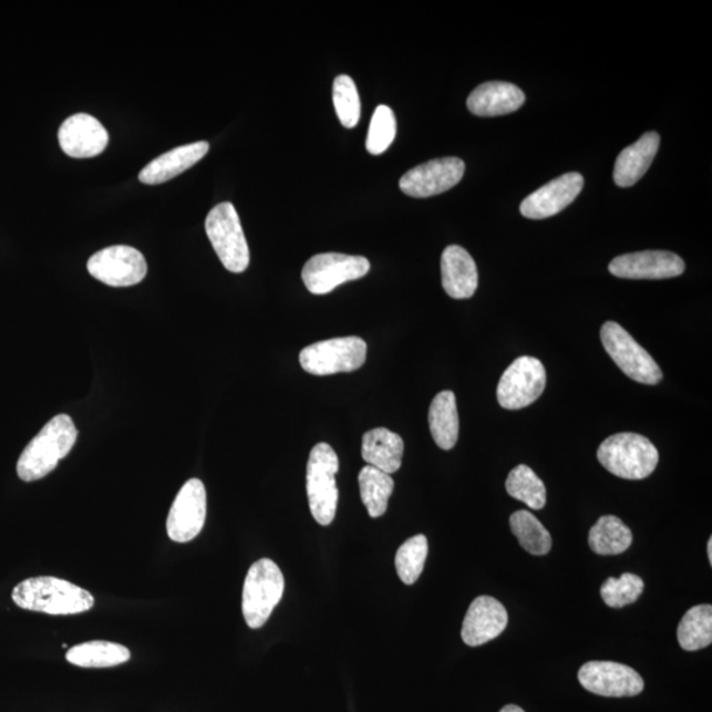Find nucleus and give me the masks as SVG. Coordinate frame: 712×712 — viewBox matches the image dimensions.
<instances>
[{
  "instance_id": "1",
  "label": "nucleus",
  "mask_w": 712,
  "mask_h": 712,
  "mask_svg": "<svg viewBox=\"0 0 712 712\" xmlns=\"http://www.w3.org/2000/svg\"><path fill=\"white\" fill-rule=\"evenodd\" d=\"M12 600L23 610L48 615L84 613L94 607L92 594L56 577L24 579L13 589Z\"/></svg>"
},
{
  "instance_id": "2",
  "label": "nucleus",
  "mask_w": 712,
  "mask_h": 712,
  "mask_svg": "<svg viewBox=\"0 0 712 712\" xmlns=\"http://www.w3.org/2000/svg\"><path fill=\"white\" fill-rule=\"evenodd\" d=\"M78 435V427L66 414L53 417L20 455L17 466L19 478L24 482L45 478L71 453Z\"/></svg>"
},
{
  "instance_id": "3",
  "label": "nucleus",
  "mask_w": 712,
  "mask_h": 712,
  "mask_svg": "<svg viewBox=\"0 0 712 712\" xmlns=\"http://www.w3.org/2000/svg\"><path fill=\"white\" fill-rule=\"evenodd\" d=\"M598 460L607 472L628 481H641L659 465V452L644 435L619 433L599 446Z\"/></svg>"
},
{
  "instance_id": "4",
  "label": "nucleus",
  "mask_w": 712,
  "mask_h": 712,
  "mask_svg": "<svg viewBox=\"0 0 712 712\" xmlns=\"http://www.w3.org/2000/svg\"><path fill=\"white\" fill-rule=\"evenodd\" d=\"M285 587V576L272 559L261 558L251 566L241 596V611L248 627L259 629L267 623L280 603Z\"/></svg>"
},
{
  "instance_id": "5",
  "label": "nucleus",
  "mask_w": 712,
  "mask_h": 712,
  "mask_svg": "<svg viewBox=\"0 0 712 712\" xmlns=\"http://www.w3.org/2000/svg\"><path fill=\"white\" fill-rule=\"evenodd\" d=\"M338 469L340 460L333 447L321 442L312 448L307 467V493L310 513L323 527H328L336 518Z\"/></svg>"
},
{
  "instance_id": "6",
  "label": "nucleus",
  "mask_w": 712,
  "mask_h": 712,
  "mask_svg": "<svg viewBox=\"0 0 712 712\" xmlns=\"http://www.w3.org/2000/svg\"><path fill=\"white\" fill-rule=\"evenodd\" d=\"M205 230L227 271L245 272L250 265V250L234 205L223 203L213 207L207 214Z\"/></svg>"
},
{
  "instance_id": "7",
  "label": "nucleus",
  "mask_w": 712,
  "mask_h": 712,
  "mask_svg": "<svg viewBox=\"0 0 712 712\" xmlns=\"http://www.w3.org/2000/svg\"><path fill=\"white\" fill-rule=\"evenodd\" d=\"M368 359V344L359 337L333 338V340L308 345L300 354L303 371L316 376L352 372L362 368Z\"/></svg>"
},
{
  "instance_id": "8",
  "label": "nucleus",
  "mask_w": 712,
  "mask_h": 712,
  "mask_svg": "<svg viewBox=\"0 0 712 712\" xmlns=\"http://www.w3.org/2000/svg\"><path fill=\"white\" fill-rule=\"evenodd\" d=\"M600 340L607 354L628 378L647 385L661 382L662 372L654 359L619 323L606 322L600 330Z\"/></svg>"
},
{
  "instance_id": "9",
  "label": "nucleus",
  "mask_w": 712,
  "mask_h": 712,
  "mask_svg": "<svg viewBox=\"0 0 712 712\" xmlns=\"http://www.w3.org/2000/svg\"><path fill=\"white\" fill-rule=\"evenodd\" d=\"M370 261L363 257L328 252L310 258L302 268L303 285L313 295H328L348 281L364 278L370 272Z\"/></svg>"
},
{
  "instance_id": "10",
  "label": "nucleus",
  "mask_w": 712,
  "mask_h": 712,
  "mask_svg": "<svg viewBox=\"0 0 712 712\" xmlns=\"http://www.w3.org/2000/svg\"><path fill=\"white\" fill-rule=\"evenodd\" d=\"M546 385V371L534 357L517 358L503 373L497 385V401L504 410L517 411L540 399Z\"/></svg>"
},
{
  "instance_id": "11",
  "label": "nucleus",
  "mask_w": 712,
  "mask_h": 712,
  "mask_svg": "<svg viewBox=\"0 0 712 712\" xmlns=\"http://www.w3.org/2000/svg\"><path fill=\"white\" fill-rule=\"evenodd\" d=\"M87 271L110 287H133L147 276V261L141 251L130 246H112L93 255Z\"/></svg>"
},
{
  "instance_id": "12",
  "label": "nucleus",
  "mask_w": 712,
  "mask_h": 712,
  "mask_svg": "<svg viewBox=\"0 0 712 712\" xmlns=\"http://www.w3.org/2000/svg\"><path fill=\"white\" fill-rule=\"evenodd\" d=\"M465 169V163L458 157L434 158L406 172L400 179V189L413 198L438 196L454 188Z\"/></svg>"
},
{
  "instance_id": "13",
  "label": "nucleus",
  "mask_w": 712,
  "mask_h": 712,
  "mask_svg": "<svg viewBox=\"0 0 712 712\" xmlns=\"http://www.w3.org/2000/svg\"><path fill=\"white\" fill-rule=\"evenodd\" d=\"M578 680L590 693L601 696H634L644 690V680L636 670L612 661L586 662Z\"/></svg>"
},
{
  "instance_id": "14",
  "label": "nucleus",
  "mask_w": 712,
  "mask_h": 712,
  "mask_svg": "<svg viewBox=\"0 0 712 712\" xmlns=\"http://www.w3.org/2000/svg\"><path fill=\"white\" fill-rule=\"evenodd\" d=\"M206 489L199 479H189L179 489L172 504L167 532L172 541L184 544L195 540L206 520Z\"/></svg>"
},
{
  "instance_id": "15",
  "label": "nucleus",
  "mask_w": 712,
  "mask_h": 712,
  "mask_svg": "<svg viewBox=\"0 0 712 712\" xmlns=\"http://www.w3.org/2000/svg\"><path fill=\"white\" fill-rule=\"evenodd\" d=\"M608 269L620 279L662 280L682 275L684 261L673 252L642 251L615 258Z\"/></svg>"
},
{
  "instance_id": "16",
  "label": "nucleus",
  "mask_w": 712,
  "mask_h": 712,
  "mask_svg": "<svg viewBox=\"0 0 712 712\" xmlns=\"http://www.w3.org/2000/svg\"><path fill=\"white\" fill-rule=\"evenodd\" d=\"M584 185L585 179L579 173H565L561 177L553 179L525 198L520 211L528 219H545L556 216L579 196Z\"/></svg>"
},
{
  "instance_id": "17",
  "label": "nucleus",
  "mask_w": 712,
  "mask_h": 712,
  "mask_svg": "<svg viewBox=\"0 0 712 712\" xmlns=\"http://www.w3.org/2000/svg\"><path fill=\"white\" fill-rule=\"evenodd\" d=\"M61 149L74 158H87L102 154L109 144V133L93 115L75 114L61 124L59 130Z\"/></svg>"
},
{
  "instance_id": "18",
  "label": "nucleus",
  "mask_w": 712,
  "mask_h": 712,
  "mask_svg": "<svg viewBox=\"0 0 712 712\" xmlns=\"http://www.w3.org/2000/svg\"><path fill=\"white\" fill-rule=\"evenodd\" d=\"M508 626V613L499 600L479 597L469 605L462 626V640L468 647H481L499 638Z\"/></svg>"
},
{
  "instance_id": "19",
  "label": "nucleus",
  "mask_w": 712,
  "mask_h": 712,
  "mask_svg": "<svg viewBox=\"0 0 712 712\" xmlns=\"http://www.w3.org/2000/svg\"><path fill=\"white\" fill-rule=\"evenodd\" d=\"M442 287L455 300H466L478 289V268L465 248L448 246L441 258Z\"/></svg>"
},
{
  "instance_id": "20",
  "label": "nucleus",
  "mask_w": 712,
  "mask_h": 712,
  "mask_svg": "<svg viewBox=\"0 0 712 712\" xmlns=\"http://www.w3.org/2000/svg\"><path fill=\"white\" fill-rule=\"evenodd\" d=\"M209 148V143L197 142L165 152L140 173V179L145 185L167 183L183 172L195 167L199 161H203Z\"/></svg>"
},
{
  "instance_id": "21",
  "label": "nucleus",
  "mask_w": 712,
  "mask_h": 712,
  "mask_svg": "<svg viewBox=\"0 0 712 712\" xmlns=\"http://www.w3.org/2000/svg\"><path fill=\"white\" fill-rule=\"evenodd\" d=\"M525 94L509 82H486L473 90L467 107L476 116H501L513 114L524 105Z\"/></svg>"
},
{
  "instance_id": "22",
  "label": "nucleus",
  "mask_w": 712,
  "mask_h": 712,
  "mask_svg": "<svg viewBox=\"0 0 712 712\" xmlns=\"http://www.w3.org/2000/svg\"><path fill=\"white\" fill-rule=\"evenodd\" d=\"M660 147V135L647 133L620 152L615 164L613 179L620 188H629L646 175Z\"/></svg>"
},
{
  "instance_id": "23",
  "label": "nucleus",
  "mask_w": 712,
  "mask_h": 712,
  "mask_svg": "<svg viewBox=\"0 0 712 712\" xmlns=\"http://www.w3.org/2000/svg\"><path fill=\"white\" fill-rule=\"evenodd\" d=\"M403 454V438L399 434L389 431V429L376 427L364 433L362 456L369 466L376 467L391 475L399 472Z\"/></svg>"
},
{
  "instance_id": "24",
  "label": "nucleus",
  "mask_w": 712,
  "mask_h": 712,
  "mask_svg": "<svg viewBox=\"0 0 712 712\" xmlns=\"http://www.w3.org/2000/svg\"><path fill=\"white\" fill-rule=\"evenodd\" d=\"M429 426L433 440L442 451H452L458 441L460 416L454 392H440L429 407Z\"/></svg>"
},
{
  "instance_id": "25",
  "label": "nucleus",
  "mask_w": 712,
  "mask_h": 712,
  "mask_svg": "<svg viewBox=\"0 0 712 712\" xmlns=\"http://www.w3.org/2000/svg\"><path fill=\"white\" fill-rule=\"evenodd\" d=\"M131 659L127 647L112 641H87L74 646L66 652V661L80 668H113Z\"/></svg>"
},
{
  "instance_id": "26",
  "label": "nucleus",
  "mask_w": 712,
  "mask_h": 712,
  "mask_svg": "<svg viewBox=\"0 0 712 712\" xmlns=\"http://www.w3.org/2000/svg\"><path fill=\"white\" fill-rule=\"evenodd\" d=\"M631 529L617 516H601L590 530L589 544L599 556H618L632 545Z\"/></svg>"
},
{
  "instance_id": "27",
  "label": "nucleus",
  "mask_w": 712,
  "mask_h": 712,
  "mask_svg": "<svg viewBox=\"0 0 712 712\" xmlns=\"http://www.w3.org/2000/svg\"><path fill=\"white\" fill-rule=\"evenodd\" d=\"M359 489L364 507L371 517L376 518L385 514L389 508L390 497L395 488L390 474L372 466H364L358 476Z\"/></svg>"
},
{
  "instance_id": "28",
  "label": "nucleus",
  "mask_w": 712,
  "mask_h": 712,
  "mask_svg": "<svg viewBox=\"0 0 712 712\" xmlns=\"http://www.w3.org/2000/svg\"><path fill=\"white\" fill-rule=\"evenodd\" d=\"M682 649L688 652L700 651L712 642V607L701 605L684 613L677 631Z\"/></svg>"
},
{
  "instance_id": "29",
  "label": "nucleus",
  "mask_w": 712,
  "mask_h": 712,
  "mask_svg": "<svg viewBox=\"0 0 712 712\" xmlns=\"http://www.w3.org/2000/svg\"><path fill=\"white\" fill-rule=\"evenodd\" d=\"M510 529L525 550L534 556H545L551 549V537L540 520L528 510H517L509 518Z\"/></svg>"
},
{
  "instance_id": "30",
  "label": "nucleus",
  "mask_w": 712,
  "mask_h": 712,
  "mask_svg": "<svg viewBox=\"0 0 712 712\" xmlns=\"http://www.w3.org/2000/svg\"><path fill=\"white\" fill-rule=\"evenodd\" d=\"M507 493L532 509H543L546 503V488L534 469L520 465L510 472L506 481Z\"/></svg>"
},
{
  "instance_id": "31",
  "label": "nucleus",
  "mask_w": 712,
  "mask_h": 712,
  "mask_svg": "<svg viewBox=\"0 0 712 712\" xmlns=\"http://www.w3.org/2000/svg\"><path fill=\"white\" fill-rule=\"evenodd\" d=\"M429 551L427 538L424 535L411 537L400 546L396 553L398 576L405 585L417 582L423 574Z\"/></svg>"
},
{
  "instance_id": "32",
  "label": "nucleus",
  "mask_w": 712,
  "mask_h": 712,
  "mask_svg": "<svg viewBox=\"0 0 712 712\" xmlns=\"http://www.w3.org/2000/svg\"><path fill=\"white\" fill-rule=\"evenodd\" d=\"M333 102L338 120L345 128H354L361 120V99L354 80L338 75L333 84Z\"/></svg>"
},
{
  "instance_id": "33",
  "label": "nucleus",
  "mask_w": 712,
  "mask_h": 712,
  "mask_svg": "<svg viewBox=\"0 0 712 712\" xmlns=\"http://www.w3.org/2000/svg\"><path fill=\"white\" fill-rule=\"evenodd\" d=\"M644 591V580L636 574L626 572L620 578H608L600 587V596L611 608H623L634 603Z\"/></svg>"
},
{
  "instance_id": "34",
  "label": "nucleus",
  "mask_w": 712,
  "mask_h": 712,
  "mask_svg": "<svg viewBox=\"0 0 712 712\" xmlns=\"http://www.w3.org/2000/svg\"><path fill=\"white\" fill-rule=\"evenodd\" d=\"M396 130V116L392 109L385 105L378 106L372 115L365 148L371 155L384 154L395 141Z\"/></svg>"
},
{
  "instance_id": "35",
  "label": "nucleus",
  "mask_w": 712,
  "mask_h": 712,
  "mask_svg": "<svg viewBox=\"0 0 712 712\" xmlns=\"http://www.w3.org/2000/svg\"><path fill=\"white\" fill-rule=\"evenodd\" d=\"M501 712H525L522 708L515 706V704H508L504 706Z\"/></svg>"
},
{
  "instance_id": "36",
  "label": "nucleus",
  "mask_w": 712,
  "mask_h": 712,
  "mask_svg": "<svg viewBox=\"0 0 712 712\" xmlns=\"http://www.w3.org/2000/svg\"><path fill=\"white\" fill-rule=\"evenodd\" d=\"M708 551H709V561H710V564H712V538H710V540H709Z\"/></svg>"
}]
</instances>
